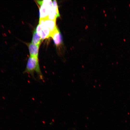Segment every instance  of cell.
<instances>
[{"label": "cell", "instance_id": "obj_1", "mask_svg": "<svg viewBox=\"0 0 130 130\" xmlns=\"http://www.w3.org/2000/svg\"><path fill=\"white\" fill-rule=\"evenodd\" d=\"M35 73L39 79H43L38 58L30 56L27 60L26 67L23 73L29 74L34 78V74Z\"/></svg>", "mask_w": 130, "mask_h": 130}, {"label": "cell", "instance_id": "obj_5", "mask_svg": "<svg viewBox=\"0 0 130 130\" xmlns=\"http://www.w3.org/2000/svg\"><path fill=\"white\" fill-rule=\"evenodd\" d=\"M51 9L42 4L39 9V19L47 18Z\"/></svg>", "mask_w": 130, "mask_h": 130}, {"label": "cell", "instance_id": "obj_4", "mask_svg": "<svg viewBox=\"0 0 130 130\" xmlns=\"http://www.w3.org/2000/svg\"><path fill=\"white\" fill-rule=\"evenodd\" d=\"M39 46L35 45L32 43L28 45V47L30 56L38 58Z\"/></svg>", "mask_w": 130, "mask_h": 130}, {"label": "cell", "instance_id": "obj_11", "mask_svg": "<svg viewBox=\"0 0 130 130\" xmlns=\"http://www.w3.org/2000/svg\"><path fill=\"white\" fill-rule=\"evenodd\" d=\"M41 29V27L40 25L39 24L37 25L35 30L37 34L40 37Z\"/></svg>", "mask_w": 130, "mask_h": 130}, {"label": "cell", "instance_id": "obj_13", "mask_svg": "<svg viewBox=\"0 0 130 130\" xmlns=\"http://www.w3.org/2000/svg\"><path fill=\"white\" fill-rule=\"evenodd\" d=\"M1 26H2V28H4V26L3 25H1Z\"/></svg>", "mask_w": 130, "mask_h": 130}, {"label": "cell", "instance_id": "obj_14", "mask_svg": "<svg viewBox=\"0 0 130 130\" xmlns=\"http://www.w3.org/2000/svg\"><path fill=\"white\" fill-rule=\"evenodd\" d=\"M5 44H7V42L6 41H5Z\"/></svg>", "mask_w": 130, "mask_h": 130}, {"label": "cell", "instance_id": "obj_6", "mask_svg": "<svg viewBox=\"0 0 130 130\" xmlns=\"http://www.w3.org/2000/svg\"><path fill=\"white\" fill-rule=\"evenodd\" d=\"M40 34V37L42 40L50 37L51 32L50 29L48 28L42 27Z\"/></svg>", "mask_w": 130, "mask_h": 130}, {"label": "cell", "instance_id": "obj_9", "mask_svg": "<svg viewBox=\"0 0 130 130\" xmlns=\"http://www.w3.org/2000/svg\"><path fill=\"white\" fill-rule=\"evenodd\" d=\"M47 18L49 20H56V16L52 8L50 10Z\"/></svg>", "mask_w": 130, "mask_h": 130}, {"label": "cell", "instance_id": "obj_8", "mask_svg": "<svg viewBox=\"0 0 130 130\" xmlns=\"http://www.w3.org/2000/svg\"><path fill=\"white\" fill-rule=\"evenodd\" d=\"M52 4L53 6L52 8L55 12L57 18L59 17L60 15L56 1V0H53L52 2Z\"/></svg>", "mask_w": 130, "mask_h": 130}, {"label": "cell", "instance_id": "obj_7", "mask_svg": "<svg viewBox=\"0 0 130 130\" xmlns=\"http://www.w3.org/2000/svg\"><path fill=\"white\" fill-rule=\"evenodd\" d=\"M41 40L40 37L37 34L35 31L33 34L32 41V43L35 45L40 46Z\"/></svg>", "mask_w": 130, "mask_h": 130}, {"label": "cell", "instance_id": "obj_16", "mask_svg": "<svg viewBox=\"0 0 130 130\" xmlns=\"http://www.w3.org/2000/svg\"><path fill=\"white\" fill-rule=\"evenodd\" d=\"M8 31L9 32V33H11V32H10V31L9 30H8Z\"/></svg>", "mask_w": 130, "mask_h": 130}, {"label": "cell", "instance_id": "obj_12", "mask_svg": "<svg viewBox=\"0 0 130 130\" xmlns=\"http://www.w3.org/2000/svg\"><path fill=\"white\" fill-rule=\"evenodd\" d=\"M4 34L5 36H7V35L6 34V33H4Z\"/></svg>", "mask_w": 130, "mask_h": 130}, {"label": "cell", "instance_id": "obj_15", "mask_svg": "<svg viewBox=\"0 0 130 130\" xmlns=\"http://www.w3.org/2000/svg\"><path fill=\"white\" fill-rule=\"evenodd\" d=\"M2 35H3L4 37H5V35H4V33H2Z\"/></svg>", "mask_w": 130, "mask_h": 130}, {"label": "cell", "instance_id": "obj_2", "mask_svg": "<svg viewBox=\"0 0 130 130\" xmlns=\"http://www.w3.org/2000/svg\"><path fill=\"white\" fill-rule=\"evenodd\" d=\"M39 24L41 27L43 26L48 28L51 32L57 28L56 20H49L47 18L39 19Z\"/></svg>", "mask_w": 130, "mask_h": 130}, {"label": "cell", "instance_id": "obj_3", "mask_svg": "<svg viewBox=\"0 0 130 130\" xmlns=\"http://www.w3.org/2000/svg\"><path fill=\"white\" fill-rule=\"evenodd\" d=\"M50 37L52 38L53 42L56 46H58L62 44V36L61 33L57 28L51 32Z\"/></svg>", "mask_w": 130, "mask_h": 130}, {"label": "cell", "instance_id": "obj_10", "mask_svg": "<svg viewBox=\"0 0 130 130\" xmlns=\"http://www.w3.org/2000/svg\"><path fill=\"white\" fill-rule=\"evenodd\" d=\"M42 4L50 9L52 7V2L51 0H43Z\"/></svg>", "mask_w": 130, "mask_h": 130}]
</instances>
